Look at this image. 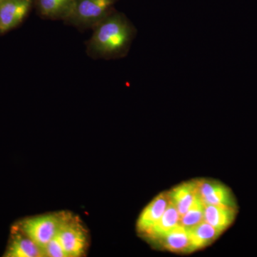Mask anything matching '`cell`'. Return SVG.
I'll list each match as a JSON object with an SVG mask.
<instances>
[{"label": "cell", "mask_w": 257, "mask_h": 257, "mask_svg": "<svg viewBox=\"0 0 257 257\" xmlns=\"http://www.w3.org/2000/svg\"><path fill=\"white\" fill-rule=\"evenodd\" d=\"M86 42L87 55L94 60L126 57L137 35V29L123 13L114 10L92 29Z\"/></svg>", "instance_id": "obj_1"}, {"label": "cell", "mask_w": 257, "mask_h": 257, "mask_svg": "<svg viewBox=\"0 0 257 257\" xmlns=\"http://www.w3.org/2000/svg\"><path fill=\"white\" fill-rule=\"evenodd\" d=\"M119 0H76L65 23L80 30L92 29L114 10Z\"/></svg>", "instance_id": "obj_2"}, {"label": "cell", "mask_w": 257, "mask_h": 257, "mask_svg": "<svg viewBox=\"0 0 257 257\" xmlns=\"http://www.w3.org/2000/svg\"><path fill=\"white\" fill-rule=\"evenodd\" d=\"M64 214H43L24 219L19 225L20 231L43 248L57 236Z\"/></svg>", "instance_id": "obj_3"}, {"label": "cell", "mask_w": 257, "mask_h": 257, "mask_svg": "<svg viewBox=\"0 0 257 257\" xmlns=\"http://www.w3.org/2000/svg\"><path fill=\"white\" fill-rule=\"evenodd\" d=\"M57 238L68 257H79L84 254L87 244L85 230L78 220L64 214Z\"/></svg>", "instance_id": "obj_4"}, {"label": "cell", "mask_w": 257, "mask_h": 257, "mask_svg": "<svg viewBox=\"0 0 257 257\" xmlns=\"http://www.w3.org/2000/svg\"><path fill=\"white\" fill-rule=\"evenodd\" d=\"M198 195L205 205L238 207L234 193L227 186L213 179H196Z\"/></svg>", "instance_id": "obj_5"}, {"label": "cell", "mask_w": 257, "mask_h": 257, "mask_svg": "<svg viewBox=\"0 0 257 257\" xmlns=\"http://www.w3.org/2000/svg\"><path fill=\"white\" fill-rule=\"evenodd\" d=\"M35 0H3L0 3V35L18 28L30 14Z\"/></svg>", "instance_id": "obj_6"}, {"label": "cell", "mask_w": 257, "mask_h": 257, "mask_svg": "<svg viewBox=\"0 0 257 257\" xmlns=\"http://www.w3.org/2000/svg\"><path fill=\"white\" fill-rule=\"evenodd\" d=\"M170 203L168 191L159 194L147 204L139 216L137 221V230L143 236L163 215Z\"/></svg>", "instance_id": "obj_7"}, {"label": "cell", "mask_w": 257, "mask_h": 257, "mask_svg": "<svg viewBox=\"0 0 257 257\" xmlns=\"http://www.w3.org/2000/svg\"><path fill=\"white\" fill-rule=\"evenodd\" d=\"M151 243L157 247L176 253H190L194 251L188 231L181 225L154 240Z\"/></svg>", "instance_id": "obj_8"}, {"label": "cell", "mask_w": 257, "mask_h": 257, "mask_svg": "<svg viewBox=\"0 0 257 257\" xmlns=\"http://www.w3.org/2000/svg\"><path fill=\"white\" fill-rule=\"evenodd\" d=\"M171 202L175 204L180 216L184 215L199 197L196 179L178 184L168 191Z\"/></svg>", "instance_id": "obj_9"}, {"label": "cell", "mask_w": 257, "mask_h": 257, "mask_svg": "<svg viewBox=\"0 0 257 257\" xmlns=\"http://www.w3.org/2000/svg\"><path fill=\"white\" fill-rule=\"evenodd\" d=\"M238 212L239 208L205 205L204 221L223 233L234 224Z\"/></svg>", "instance_id": "obj_10"}, {"label": "cell", "mask_w": 257, "mask_h": 257, "mask_svg": "<svg viewBox=\"0 0 257 257\" xmlns=\"http://www.w3.org/2000/svg\"><path fill=\"white\" fill-rule=\"evenodd\" d=\"M76 0H35L39 14L42 18L65 21L73 9Z\"/></svg>", "instance_id": "obj_11"}, {"label": "cell", "mask_w": 257, "mask_h": 257, "mask_svg": "<svg viewBox=\"0 0 257 257\" xmlns=\"http://www.w3.org/2000/svg\"><path fill=\"white\" fill-rule=\"evenodd\" d=\"M180 217V214L175 204L170 200V204L160 220L157 221L146 234L143 235V237L148 240L149 242L151 243L154 240L179 226Z\"/></svg>", "instance_id": "obj_12"}, {"label": "cell", "mask_w": 257, "mask_h": 257, "mask_svg": "<svg viewBox=\"0 0 257 257\" xmlns=\"http://www.w3.org/2000/svg\"><path fill=\"white\" fill-rule=\"evenodd\" d=\"M6 257H44L43 249L30 238L16 234L11 240L5 253Z\"/></svg>", "instance_id": "obj_13"}, {"label": "cell", "mask_w": 257, "mask_h": 257, "mask_svg": "<svg viewBox=\"0 0 257 257\" xmlns=\"http://www.w3.org/2000/svg\"><path fill=\"white\" fill-rule=\"evenodd\" d=\"M187 231L194 251L209 246L222 234L219 230L204 221L187 229Z\"/></svg>", "instance_id": "obj_14"}, {"label": "cell", "mask_w": 257, "mask_h": 257, "mask_svg": "<svg viewBox=\"0 0 257 257\" xmlns=\"http://www.w3.org/2000/svg\"><path fill=\"white\" fill-rule=\"evenodd\" d=\"M204 207L205 204L198 197L187 212L181 216L180 225L189 229L204 221Z\"/></svg>", "instance_id": "obj_15"}, {"label": "cell", "mask_w": 257, "mask_h": 257, "mask_svg": "<svg viewBox=\"0 0 257 257\" xmlns=\"http://www.w3.org/2000/svg\"><path fill=\"white\" fill-rule=\"evenodd\" d=\"M42 249L45 256L68 257L57 236L47 243Z\"/></svg>", "instance_id": "obj_16"}]
</instances>
